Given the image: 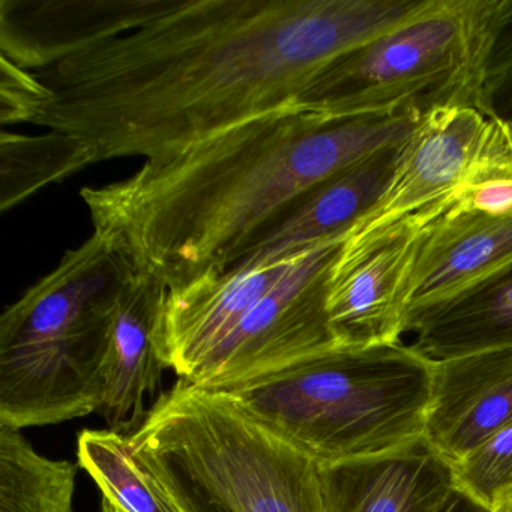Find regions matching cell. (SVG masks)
Listing matches in <instances>:
<instances>
[{
  "label": "cell",
  "mask_w": 512,
  "mask_h": 512,
  "mask_svg": "<svg viewBox=\"0 0 512 512\" xmlns=\"http://www.w3.org/2000/svg\"><path fill=\"white\" fill-rule=\"evenodd\" d=\"M512 424V344L434 361L425 442L451 466Z\"/></svg>",
  "instance_id": "12"
},
{
  "label": "cell",
  "mask_w": 512,
  "mask_h": 512,
  "mask_svg": "<svg viewBox=\"0 0 512 512\" xmlns=\"http://www.w3.org/2000/svg\"><path fill=\"white\" fill-rule=\"evenodd\" d=\"M478 110L512 128V70L482 85Z\"/></svg>",
  "instance_id": "25"
},
{
  "label": "cell",
  "mask_w": 512,
  "mask_h": 512,
  "mask_svg": "<svg viewBox=\"0 0 512 512\" xmlns=\"http://www.w3.org/2000/svg\"><path fill=\"white\" fill-rule=\"evenodd\" d=\"M494 512H512V494L506 499V502L502 503Z\"/></svg>",
  "instance_id": "28"
},
{
  "label": "cell",
  "mask_w": 512,
  "mask_h": 512,
  "mask_svg": "<svg viewBox=\"0 0 512 512\" xmlns=\"http://www.w3.org/2000/svg\"><path fill=\"white\" fill-rule=\"evenodd\" d=\"M79 466L122 512H181L158 479L134 457L127 434L83 430L77 440Z\"/></svg>",
  "instance_id": "19"
},
{
  "label": "cell",
  "mask_w": 512,
  "mask_h": 512,
  "mask_svg": "<svg viewBox=\"0 0 512 512\" xmlns=\"http://www.w3.org/2000/svg\"><path fill=\"white\" fill-rule=\"evenodd\" d=\"M79 467L44 457L22 430L0 424V512H74Z\"/></svg>",
  "instance_id": "18"
},
{
  "label": "cell",
  "mask_w": 512,
  "mask_h": 512,
  "mask_svg": "<svg viewBox=\"0 0 512 512\" xmlns=\"http://www.w3.org/2000/svg\"><path fill=\"white\" fill-rule=\"evenodd\" d=\"M512 209V128L488 118L484 145L466 179L439 208L446 212L499 214Z\"/></svg>",
  "instance_id": "21"
},
{
  "label": "cell",
  "mask_w": 512,
  "mask_h": 512,
  "mask_svg": "<svg viewBox=\"0 0 512 512\" xmlns=\"http://www.w3.org/2000/svg\"><path fill=\"white\" fill-rule=\"evenodd\" d=\"M301 253L206 274L167 289L160 323L161 355L167 368L178 379L190 380L206 356L290 271Z\"/></svg>",
  "instance_id": "13"
},
{
  "label": "cell",
  "mask_w": 512,
  "mask_h": 512,
  "mask_svg": "<svg viewBox=\"0 0 512 512\" xmlns=\"http://www.w3.org/2000/svg\"><path fill=\"white\" fill-rule=\"evenodd\" d=\"M101 512H122L121 509L116 508L115 505H113L112 502H109V500L104 499L101 500Z\"/></svg>",
  "instance_id": "27"
},
{
  "label": "cell",
  "mask_w": 512,
  "mask_h": 512,
  "mask_svg": "<svg viewBox=\"0 0 512 512\" xmlns=\"http://www.w3.org/2000/svg\"><path fill=\"white\" fill-rule=\"evenodd\" d=\"M511 260L512 209L446 212L428 226L410 284L409 310L446 298Z\"/></svg>",
  "instance_id": "16"
},
{
  "label": "cell",
  "mask_w": 512,
  "mask_h": 512,
  "mask_svg": "<svg viewBox=\"0 0 512 512\" xmlns=\"http://www.w3.org/2000/svg\"><path fill=\"white\" fill-rule=\"evenodd\" d=\"M431 221L418 212L347 236L329 281V322L338 346L400 343L413 272Z\"/></svg>",
  "instance_id": "8"
},
{
  "label": "cell",
  "mask_w": 512,
  "mask_h": 512,
  "mask_svg": "<svg viewBox=\"0 0 512 512\" xmlns=\"http://www.w3.org/2000/svg\"><path fill=\"white\" fill-rule=\"evenodd\" d=\"M52 92L34 71L0 55V121L2 125L32 124L49 106Z\"/></svg>",
  "instance_id": "23"
},
{
  "label": "cell",
  "mask_w": 512,
  "mask_h": 512,
  "mask_svg": "<svg viewBox=\"0 0 512 512\" xmlns=\"http://www.w3.org/2000/svg\"><path fill=\"white\" fill-rule=\"evenodd\" d=\"M344 241L335 239L302 251L290 271L185 382L226 391L340 347L329 322L328 295Z\"/></svg>",
  "instance_id": "7"
},
{
  "label": "cell",
  "mask_w": 512,
  "mask_h": 512,
  "mask_svg": "<svg viewBox=\"0 0 512 512\" xmlns=\"http://www.w3.org/2000/svg\"><path fill=\"white\" fill-rule=\"evenodd\" d=\"M512 70V0H497L484 58L485 82Z\"/></svg>",
  "instance_id": "24"
},
{
  "label": "cell",
  "mask_w": 512,
  "mask_h": 512,
  "mask_svg": "<svg viewBox=\"0 0 512 512\" xmlns=\"http://www.w3.org/2000/svg\"><path fill=\"white\" fill-rule=\"evenodd\" d=\"M452 469L455 487L496 511L512 494V424Z\"/></svg>",
  "instance_id": "22"
},
{
  "label": "cell",
  "mask_w": 512,
  "mask_h": 512,
  "mask_svg": "<svg viewBox=\"0 0 512 512\" xmlns=\"http://www.w3.org/2000/svg\"><path fill=\"white\" fill-rule=\"evenodd\" d=\"M403 143L385 146L305 191L236 256L226 271L272 262L323 242L347 238L385 196Z\"/></svg>",
  "instance_id": "11"
},
{
  "label": "cell",
  "mask_w": 512,
  "mask_h": 512,
  "mask_svg": "<svg viewBox=\"0 0 512 512\" xmlns=\"http://www.w3.org/2000/svg\"><path fill=\"white\" fill-rule=\"evenodd\" d=\"M430 0H181L136 31L34 71L52 92L34 122L94 163L184 151L295 106L322 68Z\"/></svg>",
  "instance_id": "1"
},
{
  "label": "cell",
  "mask_w": 512,
  "mask_h": 512,
  "mask_svg": "<svg viewBox=\"0 0 512 512\" xmlns=\"http://www.w3.org/2000/svg\"><path fill=\"white\" fill-rule=\"evenodd\" d=\"M424 118L325 115L295 104L146 160L130 178L82 188L80 197L94 233L172 289L226 271L305 191L409 139Z\"/></svg>",
  "instance_id": "2"
},
{
  "label": "cell",
  "mask_w": 512,
  "mask_h": 512,
  "mask_svg": "<svg viewBox=\"0 0 512 512\" xmlns=\"http://www.w3.org/2000/svg\"><path fill=\"white\" fill-rule=\"evenodd\" d=\"M487 128V116L475 107H443L428 113L404 140L385 196L350 235L418 212L437 217L440 206L472 169Z\"/></svg>",
  "instance_id": "10"
},
{
  "label": "cell",
  "mask_w": 512,
  "mask_h": 512,
  "mask_svg": "<svg viewBox=\"0 0 512 512\" xmlns=\"http://www.w3.org/2000/svg\"><path fill=\"white\" fill-rule=\"evenodd\" d=\"M134 274L97 233L0 317V424L23 430L83 418L104 398L113 299Z\"/></svg>",
  "instance_id": "4"
},
{
  "label": "cell",
  "mask_w": 512,
  "mask_h": 512,
  "mask_svg": "<svg viewBox=\"0 0 512 512\" xmlns=\"http://www.w3.org/2000/svg\"><path fill=\"white\" fill-rule=\"evenodd\" d=\"M167 286L134 271L113 299L104 358V398L98 412L110 430L130 436L145 421L146 401L160 389L167 365L160 323Z\"/></svg>",
  "instance_id": "14"
},
{
  "label": "cell",
  "mask_w": 512,
  "mask_h": 512,
  "mask_svg": "<svg viewBox=\"0 0 512 512\" xmlns=\"http://www.w3.org/2000/svg\"><path fill=\"white\" fill-rule=\"evenodd\" d=\"M0 155L2 212L16 208L47 185L65 181L95 164L80 140L58 131L40 136L2 131Z\"/></svg>",
  "instance_id": "20"
},
{
  "label": "cell",
  "mask_w": 512,
  "mask_h": 512,
  "mask_svg": "<svg viewBox=\"0 0 512 512\" xmlns=\"http://www.w3.org/2000/svg\"><path fill=\"white\" fill-rule=\"evenodd\" d=\"M407 331L431 361L512 344V260L446 298L410 308Z\"/></svg>",
  "instance_id": "17"
},
{
  "label": "cell",
  "mask_w": 512,
  "mask_h": 512,
  "mask_svg": "<svg viewBox=\"0 0 512 512\" xmlns=\"http://www.w3.org/2000/svg\"><path fill=\"white\" fill-rule=\"evenodd\" d=\"M433 374L413 346L337 347L220 392L317 463H338L424 439Z\"/></svg>",
  "instance_id": "3"
},
{
  "label": "cell",
  "mask_w": 512,
  "mask_h": 512,
  "mask_svg": "<svg viewBox=\"0 0 512 512\" xmlns=\"http://www.w3.org/2000/svg\"><path fill=\"white\" fill-rule=\"evenodd\" d=\"M497 0H430L416 16L329 62L296 106L325 115L478 109Z\"/></svg>",
  "instance_id": "6"
},
{
  "label": "cell",
  "mask_w": 512,
  "mask_h": 512,
  "mask_svg": "<svg viewBox=\"0 0 512 512\" xmlns=\"http://www.w3.org/2000/svg\"><path fill=\"white\" fill-rule=\"evenodd\" d=\"M128 440L181 512H325L319 463L224 392L178 379Z\"/></svg>",
  "instance_id": "5"
},
{
  "label": "cell",
  "mask_w": 512,
  "mask_h": 512,
  "mask_svg": "<svg viewBox=\"0 0 512 512\" xmlns=\"http://www.w3.org/2000/svg\"><path fill=\"white\" fill-rule=\"evenodd\" d=\"M179 2L2 0L0 52L25 70H47L142 28L178 7Z\"/></svg>",
  "instance_id": "9"
},
{
  "label": "cell",
  "mask_w": 512,
  "mask_h": 512,
  "mask_svg": "<svg viewBox=\"0 0 512 512\" xmlns=\"http://www.w3.org/2000/svg\"><path fill=\"white\" fill-rule=\"evenodd\" d=\"M325 512H430L455 488L454 469L425 439L377 457L319 464Z\"/></svg>",
  "instance_id": "15"
},
{
  "label": "cell",
  "mask_w": 512,
  "mask_h": 512,
  "mask_svg": "<svg viewBox=\"0 0 512 512\" xmlns=\"http://www.w3.org/2000/svg\"><path fill=\"white\" fill-rule=\"evenodd\" d=\"M430 512H494L460 488L455 487L439 505Z\"/></svg>",
  "instance_id": "26"
}]
</instances>
